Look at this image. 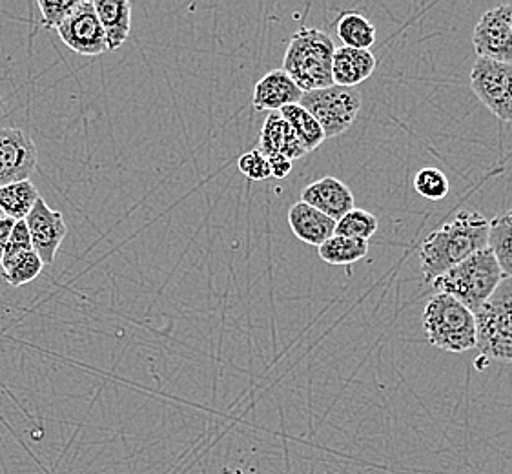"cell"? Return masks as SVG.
I'll use <instances>...</instances> for the list:
<instances>
[{
  "instance_id": "obj_11",
  "label": "cell",
  "mask_w": 512,
  "mask_h": 474,
  "mask_svg": "<svg viewBox=\"0 0 512 474\" xmlns=\"http://www.w3.org/2000/svg\"><path fill=\"white\" fill-rule=\"evenodd\" d=\"M24 221L30 230L33 252L44 265H53L57 250L68 234L61 212L48 207V203L39 197Z\"/></svg>"
},
{
  "instance_id": "obj_20",
  "label": "cell",
  "mask_w": 512,
  "mask_h": 474,
  "mask_svg": "<svg viewBox=\"0 0 512 474\" xmlns=\"http://www.w3.org/2000/svg\"><path fill=\"white\" fill-rule=\"evenodd\" d=\"M318 254L328 265L350 267L369 254V241L334 234L318 247Z\"/></svg>"
},
{
  "instance_id": "obj_21",
  "label": "cell",
  "mask_w": 512,
  "mask_h": 474,
  "mask_svg": "<svg viewBox=\"0 0 512 474\" xmlns=\"http://www.w3.org/2000/svg\"><path fill=\"white\" fill-rule=\"evenodd\" d=\"M489 248L502 268L503 278H512V210L489 223Z\"/></svg>"
},
{
  "instance_id": "obj_30",
  "label": "cell",
  "mask_w": 512,
  "mask_h": 474,
  "mask_svg": "<svg viewBox=\"0 0 512 474\" xmlns=\"http://www.w3.org/2000/svg\"><path fill=\"white\" fill-rule=\"evenodd\" d=\"M15 227V221L10 219V217H4L2 221H0V263H2V258H4V252H6V247H8V243H10L11 230Z\"/></svg>"
},
{
  "instance_id": "obj_12",
  "label": "cell",
  "mask_w": 512,
  "mask_h": 474,
  "mask_svg": "<svg viewBox=\"0 0 512 474\" xmlns=\"http://www.w3.org/2000/svg\"><path fill=\"white\" fill-rule=\"evenodd\" d=\"M301 201L334 219L336 223L354 208V196L349 186L332 176L321 177L310 183L303 190Z\"/></svg>"
},
{
  "instance_id": "obj_15",
  "label": "cell",
  "mask_w": 512,
  "mask_h": 474,
  "mask_svg": "<svg viewBox=\"0 0 512 474\" xmlns=\"http://www.w3.org/2000/svg\"><path fill=\"white\" fill-rule=\"evenodd\" d=\"M376 55L370 50L336 48L332 59V84L343 88H356L365 83L376 70Z\"/></svg>"
},
{
  "instance_id": "obj_23",
  "label": "cell",
  "mask_w": 512,
  "mask_h": 474,
  "mask_svg": "<svg viewBox=\"0 0 512 474\" xmlns=\"http://www.w3.org/2000/svg\"><path fill=\"white\" fill-rule=\"evenodd\" d=\"M2 276L4 281L11 285V287H22L26 283H31L35 279L41 276L42 263L41 258L33 252H22L17 258L10 259V261H4L2 265Z\"/></svg>"
},
{
  "instance_id": "obj_18",
  "label": "cell",
  "mask_w": 512,
  "mask_h": 474,
  "mask_svg": "<svg viewBox=\"0 0 512 474\" xmlns=\"http://www.w3.org/2000/svg\"><path fill=\"white\" fill-rule=\"evenodd\" d=\"M336 33L343 46L354 50H370L376 42V26L358 11H343L336 22Z\"/></svg>"
},
{
  "instance_id": "obj_28",
  "label": "cell",
  "mask_w": 512,
  "mask_h": 474,
  "mask_svg": "<svg viewBox=\"0 0 512 474\" xmlns=\"http://www.w3.org/2000/svg\"><path fill=\"white\" fill-rule=\"evenodd\" d=\"M28 250H33V248H31V237L28 225H26V221H15V227L11 230L10 243H8V247H6L2 263L17 258L19 254L28 252ZM2 263H0V265H2Z\"/></svg>"
},
{
  "instance_id": "obj_14",
  "label": "cell",
  "mask_w": 512,
  "mask_h": 474,
  "mask_svg": "<svg viewBox=\"0 0 512 474\" xmlns=\"http://www.w3.org/2000/svg\"><path fill=\"white\" fill-rule=\"evenodd\" d=\"M257 150L265 157L285 155L292 163L308 154L303 143L297 139L292 126L285 121L279 112L268 114L267 121L261 128Z\"/></svg>"
},
{
  "instance_id": "obj_31",
  "label": "cell",
  "mask_w": 512,
  "mask_h": 474,
  "mask_svg": "<svg viewBox=\"0 0 512 474\" xmlns=\"http://www.w3.org/2000/svg\"><path fill=\"white\" fill-rule=\"evenodd\" d=\"M4 217H6V216H4V214H2V210H0V221H2V219H4Z\"/></svg>"
},
{
  "instance_id": "obj_8",
  "label": "cell",
  "mask_w": 512,
  "mask_h": 474,
  "mask_svg": "<svg viewBox=\"0 0 512 474\" xmlns=\"http://www.w3.org/2000/svg\"><path fill=\"white\" fill-rule=\"evenodd\" d=\"M478 57L512 64V4L485 11L472 33Z\"/></svg>"
},
{
  "instance_id": "obj_6",
  "label": "cell",
  "mask_w": 512,
  "mask_h": 474,
  "mask_svg": "<svg viewBox=\"0 0 512 474\" xmlns=\"http://www.w3.org/2000/svg\"><path fill=\"white\" fill-rule=\"evenodd\" d=\"M361 93L358 88L328 86L314 92L303 93L299 106H303L323 128L325 137L345 134L356 121L361 110Z\"/></svg>"
},
{
  "instance_id": "obj_7",
  "label": "cell",
  "mask_w": 512,
  "mask_h": 474,
  "mask_svg": "<svg viewBox=\"0 0 512 474\" xmlns=\"http://www.w3.org/2000/svg\"><path fill=\"white\" fill-rule=\"evenodd\" d=\"M472 92L503 123H512V64L478 57L471 70Z\"/></svg>"
},
{
  "instance_id": "obj_13",
  "label": "cell",
  "mask_w": 512,
  "mask_h": 474,
  "mask_svg": "<svg viewBox=\"0 0 512 474\" xmlns=\"http://www.w3.org/2000/svg\"><path fill=\"white\" fill-rule=\"evenodd\" d=\"M303 92L285 70L268 72L254 88L252 104L257 112H281L285 106L299 104Z\"/></svg>"
},
{
  "instance_id": "obj_3",
  "label": "cell",
  "mask_w": 512,
  "mask_h": 474,
  "mask_svg": "<svg viewBox=\"0 0 512 474\" xmlns=\"http://www.w3.org/2000/svg\"><path fill=\"white\" fill-rule=\"evenodd\" d=\"M336 46L325 31L301 28L288 42L283 68L303 93L332 86V59Z\"/></svg>"
},
{
  "instance_id": "obj_26",
  "label": "cell",
  "mask_w": 512,
  "mask_h": 474,
  "mask_svg": "<svg viewBox=\"0 0 512 474\" xmlns=\"http://www.w3.org/2000/svg\"><path fill=\"white\" fill-rule=\"evenodd\" d=\"M79 4V0H72V2H46V0H39L37 6L41 10L42 26L50 28V30H59L62 22L66 21L75 6Z\"/></svg>"
},
{
  "instance_id": "obj_9",
  "label": "cell",
  "mask_w": 512,
  "mask_h": 474,
  "mask_svg": "<svg viewBox=\"0 0 512 474\" xmlns=\"http://www.w3.org/2000/svg\"><path fill=\"white\" fill-rule=\"evenodd\" d=\"M64 46L84 57H99L108 52V42L93 2L79 0L72 15L57 30Z\"/></svg>"
},
{
  "instance_id": "obj_22",
  "label": "cell",
  "mask_w": 512,
  "mask_h": 474,
  "mask_svg": "<svg viewBox=\"0 0 512 474\" xmlns=\"http://www.w3.org/2000/svg\"><path fill=\"white\" fill-rule=\"evenodd\" d=\"M279 114L283 115L285 121L292 126V130L296 132L297 139L303 143L307 152L316 150L327 139L321 124L312 115L308 114L303 106L290 104V106H285Z\"/></svg>"
},
{
  "instance_id": "obj_16",
  "label": "cell",
  "mask_w": 512,
  "mask_h": 474,
  "mask_svg": "<svg viewBox=\"0 0 512 474\" xmlns=\"http://www.w3.org/2000/svg\"><path fill=\"white\" fill-rule=\"evenodd\" d=\"M288 225L297 239L312 247H321L336 234V221L303 201L288 210Z\"/></svg>"
},
{
  "instance_id": "obj_10",
  "label": "cell",
  "mask_w": 512,
  "mask_h": 474,
  "mask_svg": "<svg viewBox=\"0 0 512 474\" xmlns=\"http://www.w3.org/2000/svg\"><path fill=\"white\" fill-rule=\"evenodd\" d=\"M37 146L22 128L0 130V188L28 181L37 166Z\"/></svg>"
},
{
  "instance_id": "obj_4",
  "label": "cell",
  "mask_w": 512,
  "mask_h": 474,
  "mask_svg": "<svg viewBox=\"0 0 512 474\" xmlns=\"http://www.w3.org/2000/svg\"><path fill=\"white\" fill-rule=\"evenodd\" d=\"M423 332L432 347L445 352L476 349V316L449 294L436 292L423 310Z\"/></svg>"
},
{
  "instance_id": "obj_17",
  "label": "cell",
  "mask_w": 512,
  "mask_h": 474,
  "mask_svg": "<svg viewBox=\"0 0 512 474\" xmlns=\"http://www.w3.org/2000/svg\"><path fill=\"white\" fill-rule=\"evenodd\" d=\"M93 8L103 26L108 50L121 48L132 31V2H128V0H95Z\"/></svg>"
},
{
  "instance_id": "obj_19",
  "label": "cell",
  "mask_w": 512,
  "mask_h": 474,
  "mask_svg": "<svg viewBox=\"0 0 512 474\" xmlns=\"http://www.w3.org/2000/svg\"><path fill=\"white\" fill-rule=\"evenodd\" d=\"M39 197V190L30 179L11 183L0 188V210L13 221H24Z\"/></svg>"
},
{
  "instance_id": "obj_25",
  "label": "cell",
  "mask_w": 512,
  "mask_h": 474,
  "mask_svg": "<svg viewBox=\"0 0 512 474\" xmlns=\"http://www.w3.org/2000/svg\"><path fill=\"white\" fill-rule=\"evenodd\" d=\"M414 190L429 201H441L449 194L451 183L438 168H421L414 177Z\"/></svg>"
},
{
  "instance_id": "obj_27",
  "label": "cell",
  "mask_w": 512,
  "mask_h": 474,
  "mask_svg": "<svg viewBox=\"0 0 512 474\" xmlns=\"http://www.w3.org/2000/svg\"><path fill=\"white\" fill-rule=\"evenodd\" d=\"M237 168L243 176L252 179V181H267L272 177L267 157L261 154L257 148L252 152L241 155L239 161H237Z\"/></svg>"
},
{
  "instance_id": "obj_29",
  "label": "cell",
  "mask_w": 512,
  "mask_h": 474,
  "mask_svg": "<svg viewBox=\"0 0 512 474\" xmlns=\"http://www.w3.org/2000/svg\"><path fill=\"white\" fill-rule=\"evenodd\" d=\"M267 159L268 165H270V174H272V177H276V179H285V177L290 176L294 163H292L290 159H287L285 155H270Z\"/></svg>"
},
{
  "instance_id": "obj_1",
  "label": "cell",
  "mask_w": 512,
  "mask_h": 474,
  "mask_svg": "<svg viewBox=\"0 0 512 474\" xmlns=\"http://www.w3.org/2000/svg\"><path fill=\"white\" fill-rule=\"evenodd\" d=\"M489 247V221L474 210H461L421 243V272L432 283L472 254Z\"/></svg>"
},
{
  "instance_id": "obj_24",
  "label": "cell",
  "mask_w": 512,
  "mask_h": 474,
  "mask_svg": "<svg viewBox=\"0 0 512 474\" xmlns=\"http://www.w3.org/2000/svg\"><path fill=\"white\" fill-rule=\"evenodd\" d=\"M378 227V217L374 214H370L363 208H352L349 214H345L336 223V234L352 237V239H361V241H369L370 237L378 232Z\"/></svg>"
},
{
  "instance_id": "obj_5",
  "label": "cell",
  "mask_w": 512,
  "mask_h": 474,
  "mask_svg": "<svg viewBox=\"0 0 512 474\" xmlns=\"http://www.w3.org/2000/svg\"><path fill=\"white\" fill-rule=\"evenodd\" d=\"M476 316V349L483 358L512 363V278H503Z\"/></svg>"
},
{
  "instance_id": "obj_2",
  "label": "cell",
  "mask_w": 512,
  "mask_h": 474,
  "mask_svg": "<svg viewBox=\"0 0 512 474\" xmlns=\"http://www.w3.org/2000/svg\"><path fill=\"white\" fill-rule=\"evenodd\" d=\"M502 279V268L487 247L441 274L431 285L434 292L449 294L476 314L491 299Z\"/></svg>"
}]
</instances>
